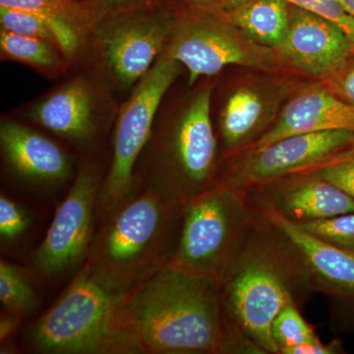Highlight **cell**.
I'll return each mask as SVG.
<instances>
[{
  "mask_svg": "<svg viewBox=\"0 0 354 354\" xmlns=\"http://www.w3.org/2000/svg\"><path fill=\"white\" fill-rule=\"evenodd\" d=\"M115 321L141 353H257L228 321L221 281L169 263L121 297Z\"/></svg>",
  "mask_w": 354,
  "mask_h": 354,
  "instance_id": "1",
  "label": "cell"
},
{
  "mask_svg": "<svg viewBox=\"0 0 354 354\" xmlns=\"http://www.w3.org/2000/svg\"><path fill=\"white\" fill-rule=\"evenodd\" d=\"M312 292L308 277L292 247L261 216L221 281L228 321L258 353L279 354L272 335L274 319L286 305L299 306Z\"/></svg>",
  "mask_w": 354,
  "mask_h": 354,
  "instance_id": "2",
  "label": "cell"
},
{
  "mask_svg": "<svg viewBox=\"0 0 354 354\" xmlns=\"http://www.w3.org/2000/svg\"><path fill=\"white\" fill-rule=\"evenodd\" d=\"M184 207L144 188L109 214L87 259L104 281L127 293L169 263Z\"/></svg>",
  "mask_w": 354,
  "mask_h": 354,
  "instance_id": "3",
  "label": "cell"
},
{
  "mask_svg": "<svg viewBox=\"0 0 354 354\" xmlns=\"http://www.w3.org/2000/svg\"><path fill=\"white\" fill-rule=\"evenodd\" d=\"M213 86L205 84L174 120L158 113L139 158L144 188L184 205L218 181V142L211 118Z\"/></svg>",
  "mask_w": 354,
  "mask_h": 354,
  "instance_id": "4",
  "label": "cell"
},
{
  "mask_svg": "<svg viewBox=\"0 0 354 354\" xmlns=\"http://www.w3.org/2000/svg\"><path fill=\"white\" fill-rule=\"evenodd\" d=\"M124 295L87 259L64 295L32 326V348L50 354L141 353L116 324V306Z\"/></svg>",
  "mask_w": 354,
  "mask_h": 354,
  "instance_id": "5",
  "label": "cell"
},
{
  "mask_svg": "<svg viewBox=\"0 0 354 354\" xmlns=\"http://www.w3.org/2000/svg\"><path fill=\"white\" fill-rule=\"evenodd\" d=\"M260 221L248 191L214 186L184 207L169 264L221 283Z\"/></svg>",
  "mask_w": 354,
  "mask_h": 354,
  "instance_id": "6",
  "label": "cell"
},
{
  "mask_svg": "<svg viewBox=\"0 0 354 354\" xmlns=\"http://www.w3.org/2000/svg\"><path fill=\"white\" fill-rule=\"evenodd\" d=\"M177 14L169 0L102 14L77 64L94 70L114 94L130 93L164 53Z\"/></svg>",
  "mask_w": 354,
  "mask_h": 354,
  "instance_id": "7",
  "label": "cell"
},
{
  "mask_svg": "<svg viewBox=\"0 0 354 354\" xmlns=\"http://www.w3.org/2000/svg\"><path fill=\"white\" fill-rule=\"evenodd\" d=\"M181 70L183 65L162 53L120 104L113 127L111 165L97 199L104 215L113 213L130 197L136 183L139 158L152 134L165 95Z\"/></svg>",
  "mask_w": 354,
  "mask_h": 354,
  "instance_id": "8",
  "label": "cell"
},
{
  "mask_svg": "<svg viewBox=\"0 0 354 354\" xmlns=\"http://www.w3.org/2000/svg\"><path fill=\"white\" fill-rule=\"evenodd\" d=\"M164 53L187 69L189 86L230 65L281 68L274 48L254 43L214 13L180 6Z\"/></svg>",
  "mask_w": 354,
  "mask_h": 354,
  "instance_id": "9",
  "label": "cell"
},
{
  "mask_svg": "<svg viewBox=\"0 0 354 354\" xmlns=\"http://www.w3.org/2000/svg\"><path fill=\"white\" fill-rule=\"evenodd\" d=\"M82 64V70L26 104L18 114L79 150H90L114 127L120 104L102 77Z\"/></svg>",
  "mask_w": 354,
  "mask_h": 354,
  "instance_id": "10",
  "label": "cell"
},
{
  "mask_svg": "<svg viewBox=\"0 0 354 354\" xmlns=\"http://www.w3.org/2000/svg\"><path fill=\"white\" fill-rule=\"evenodd\" d=\"M353 145L354 132L348 130L292 135L262 148L247 149L223 169L216 185L250 189L304 171Z\"/></svg>",
  "mask_w": 354,
  "mask_h": 354,
  "instance_id": "11",
  "label": "cell"
},
{
  "mask_svg": "<svg viewBox=\"0 0 354 354\" xmlns=\"http://www.w3.org/2000/svg\"><path fill=\"white\" fill-rule=\"evenodd\" d=\"M104 178L102 169L94 162H87L79 169L34 254L35 267L44 276H58L88 257L92 246L93 214Z\"/></svg>",
  "mask_w": 354,
  "mask_h": 354,
  "instance_id": "12",
  "label": "cell"
},
{
  "mask_svg": "<svg viewBox=\"0 0 354 354\" xmlns=\"http://www.w3.org/2000/svg\"><path fill=\"white\" fill-rule=\"evenodd\" d=\"M255 206L263 220L292 247L314 292H322L329 298L335 318L354 327V253L316 239L272 209Z\"/></svg>",
  "mask_w": 354,
  "mask_h": 354,
  "instance_id": "13",
  "label": "cell"
},
{
  "mask_svg": "<svg viewBox=\"0 0 354 354\" xmlns=\"http://www.w3.org/2000/svg\"><path fill=\"white\" fill-rule=\"evenodd\" d=\"M274 50L281 67L327 81L348 64L354 48L339 26L291 6L288 32Z\"/></svg>",
  "mask_w": 354,
  "mask_h": 354,
  "instance_id": "14",
  "label": "cell"
},
{
  "mask_svg": "<svg viewBox=\"0 0 354 354\" xmlns=\"http://www.w3.org/2000/svg\"><path fill=\"white\" fill-rule=\"evenodd\" d=\"M254 204L278 212L295 223L354 213V198L308 172H298L250 188ZM249 193V192H248Z\"/></svg>",
  "mask_w": 354,
  "mask_h": 354,
  "instance_id": "15",
  "label": "cell"
},
{
  "mask_svg": "<svg viewBox=\"0 0 354 354\" xmlns=\"http://www.w3.org/2000/svg\"><path fill=\"white\" fill-rule=\"evenodd\" d=\"M0 150L9 169L26 183L59 185L71 176L68 153L55 140L24 120L1 118Z\"/></svg>",
  "mask_w": 354,
  "mask_h": 354,
  "instance_id": "16",
  "label": "cell"
},
{
  "mask_svg": "<svg viewBox=\"0 0 354 354\" xmlns=\"http://www.w3.org/2000/svg\"><path fill=\"white\" fill-rule=\"evenodd\" d=\"M335 130L354 132V106L326 88H312L286 104L276 122L248 149L262 148L292 135Z\"/></svg>",
  "mask_w": 354,
  "mask_h": 354,
  "instance_id": "17",
  "label": "cell"
},
{
  "mask_svg": "<svg viewBox=\"0 0 354 354\" xmlns=\"http://www.w3.org/2000/svg\"><path fill=\"white\" fill-rule=\"evenodd\" d=\"M0 6L25 9L43 18L55 32L66 57L75 65L99 15L78 0H0Z\"/></svg>",
  "mask_w": 354,
  "mask_h": 354,
  "instance_id": "18",
  "label": "cell"
},
{
  "mask_svg": "<svg viewBox=\"0 0 354 354\" xmlns=\"http://www.w3.org/2000/svg\"><path fill=\"white\" fill-rule=\"evenodd\" d=\"M291 6L285 0H246L212 12L230 23L254 43L277 48L290 26Z\"/></svg>",
  "mask_w": 354,
  "mask_h": 354,
  "instance_id": "19",
  "label": "cell"
},
{
  "mask_svg": "<svg viewBox=\"0 0 354 354\" xmlns=\"http://www.w3.org/2000/svg\"><path fill=\"white\" fill-rule=\"evenodd\" d=\"M0 57L2 60L31 67L50 80L62 78L74 66L58 44L2 29H0Z\"/></svg>",
  "mask_w": 354,
  "mask_h": 354,
  "instance_id": "20",
  "label": "cell"
},
{
  "mask_svg": "<svg viewBox=\"0 0 354 354\" xmlns=\"http://www.w3.org/2000/svg\"><path fill=\"white\" fill-rule=\"evenodd\" d=\"M264 111V100L258 91L241 87L232 92L220 114V132L225 148L234 152L245 147L257 131Z\"/></svg>",
  "mask_w": 354,
  "mask_h": 354,
  "instance_id": "21",
  "label": "cell"
},
{
  "mask_svg": "<svg viewBox=\"0 0 354 354\" xmlns=\"http://www.w3.org/2000/svg\"><path fill=\"white\" fill-rule=\"evenodd\" d=\"M0 302L4 311L23 318L39 304L26 272L3 259L0 261Z\"/></svg>",
  "mask_w": 354,
  "mask_h": 354,
  "instance_id": "22",
  "label": "cell"
},
{
  "mask_svg": "<svg viewBox=\"0 0 354 354\" xmlns=\"http://www.w3.org/2000/svg\"><path fill=\"white\" fill-rule=\"evenodd\" d=\"M272 339L278 346L279 354L301 344L320 341L313 328L305 321L295 304L286 305L274 319L272 327Z\"/></svg>",
  "mask_w": 354,
  "mask_h": 354,
  "instance_id": "23",
  "label": "cell"
},
{
  "mask_svg": "<svg viewBox=\"0 0 354 354\" xmlns=\"http://www.w3.org/2000/svg\"><path fill=\"white\" fill-rule=\"evenodd\" d=\"M297 225L330 245L354 253V213L342 214Z\"/></svg>",
  "mask_w": 354,
  "mask_h": 354,
  "instance_id": "24",
  "label": "cell"
},
{
  "mask_svg": "<svg viewBox=\"0 0 354 354\" xmlns=\"http://www.w3.org/2000/svg\"><path fill=\"white\" fill-rule=\"evenodd\" d=\"M246 0H218L215 11L230 8ZM290 6L315 13L325 19L330 21L346 35L354 48V17L339 3V0H285Z\"/></svg>",
  "mask_w": 354,
  "mask_h": 354,
  "instance_id": "25",
  "label": "cell"
},
{
  "mask_svg": "<svg viewBox=\"0 0 354 354\" xmlns=\"http://www.w3.org/2000/svg\"><path fill=\"white\" fill-rule=\"evenodd\" d=\"M0 29L21 36L46 39L60 46L50 25L36 13L25 9L0 6Z\"/></svg>",
  "mask_w": 354,
  "mask_h": 354,
  "instance_id": "26",
  "label": "cell"
},
{
  "mask_svg": "<svg viewBox=\"0 0 354 354\" xmlns=\"http://www.w3.org/2000/svg\"><path fill=\"white\" fill-rule=\"evenodd\" d=\"M299 172L315 174L354 198V145Z\"/></svg>",
  "mask_w": 354,
  "mask_h": 354,
  "instance_id": "27",
  "label": "cell"
},
{
  "mask_svg": "<svg viewBox=\"0 0 354 354\" xmlns=\"http://www.w3.org/2000/svg\"><path fill=\"white\" fill-rule=\"evenodd\" d=\"M29 218L13 200L0 196V236L2 241H12L25 232Z\"/></svg>",
  "mask_w": 354,
  "mask_h": 354,
  "instance_id": "28",
  "label": "cell"
},
{
  "mask_svg": "<svg viewBox=\"0 0 354 354\" xmlns=\"http://www.w3.org/2000/svg\"><path fill=\"white\" fill-rule=\"evenodd\" d=\"M326 88L342 101L354 106V64H346L329 80L325 81Z\"/></svg>",
  "mask_w": 354,
  "mask_h": 354,
  "instance_id": "29",
  "label": "cell"
},
{
  "mask_svg": "<svg viewBox=\"0 0 354 354\" xmlns=\"http://www.w3.org/2000/svg\"><path fill=\"white\" fill-rule=\"evenodd\" d=\"M100 16L102 14L128 8V7L142 6V4L152 3V2L167 1V0H85ZM171 1V0H169Z\"/></svg>",
  "mask_w": 354,
  "mask_h": 354,
  "instance_id": "30",
  "label": "cell"
},
{
  "mask_svg": "<svg viewBox=\"0 0 354 354\" xmlns=\"http://www.w3.org/2000/svg\"><path fill=\"white\" fill-rule=\"evenodd\" d=\"M23 317L15 315L10 312L4 311V313H2L0 319V342H1V346H4V348H1V353L7 349L12 351V346H10L11 341L19 329Z\"/></svg>",
  "mask_w": 354,
  "mask_h": 354,
  "instance_id": "31",
  "label": "cell"
},
{
  "mask_svg": "<svg viewBox=\"0 0 354 354\" xmlns=\"http://www.w3.org/2000/svg\"><path fill=\"white\" fill-rule=\"evenodd\" d=\"M342 353L341 341L334 339L325 344L322 342L317 341L309 344H301L295 348L288 349L285 354H337Z\"/></svg>",
  "mask_w": 354,
  "mask_h": 354,
  "instance_id": "32",
  "label": "cell"
},
{
  "mask_svg": "<svg viewBox=\"0 0 354 354\" xmlns=\"http://www.w3.org/2000/svg\"><path fill=\"white\" fill-rule=\"evenodd\" d=\"M176 6L183 8L197 9V10L213 11L218 0H171Z\"/></svg>",
  "mask_w": 354,
  "mask_h": 354,
  "instance_id": "33",
  "label": "cell"
},
{
  "mask_svg": "<svg viewBox=\"0 0 354 354\" xmlns=\"http://www.w3.org/2000/svg\"><path fill=\"white\" fill-rule=\"evenodd\" d=\"M339 3L354 17V0H339Z\"/></svg>",
  "mask_w": 354,
  "mask_h": 354,
  "instance_id": "34",
  "label": "cell"
},
{
  "mask_svg": "<svg viewBox=\"0 0 354 354\" xmlns=\"http://www.w3.org/2000/svg\"><path fill=\"white\" fill-rule=\"evenodd\" d=\"M78 1H85V0H78Z\"/></svg>",
  "mask_w": 354,
  "mask_h": 354,
  "instance_id": "35",
  "label": "cell"
}]
</instances>
